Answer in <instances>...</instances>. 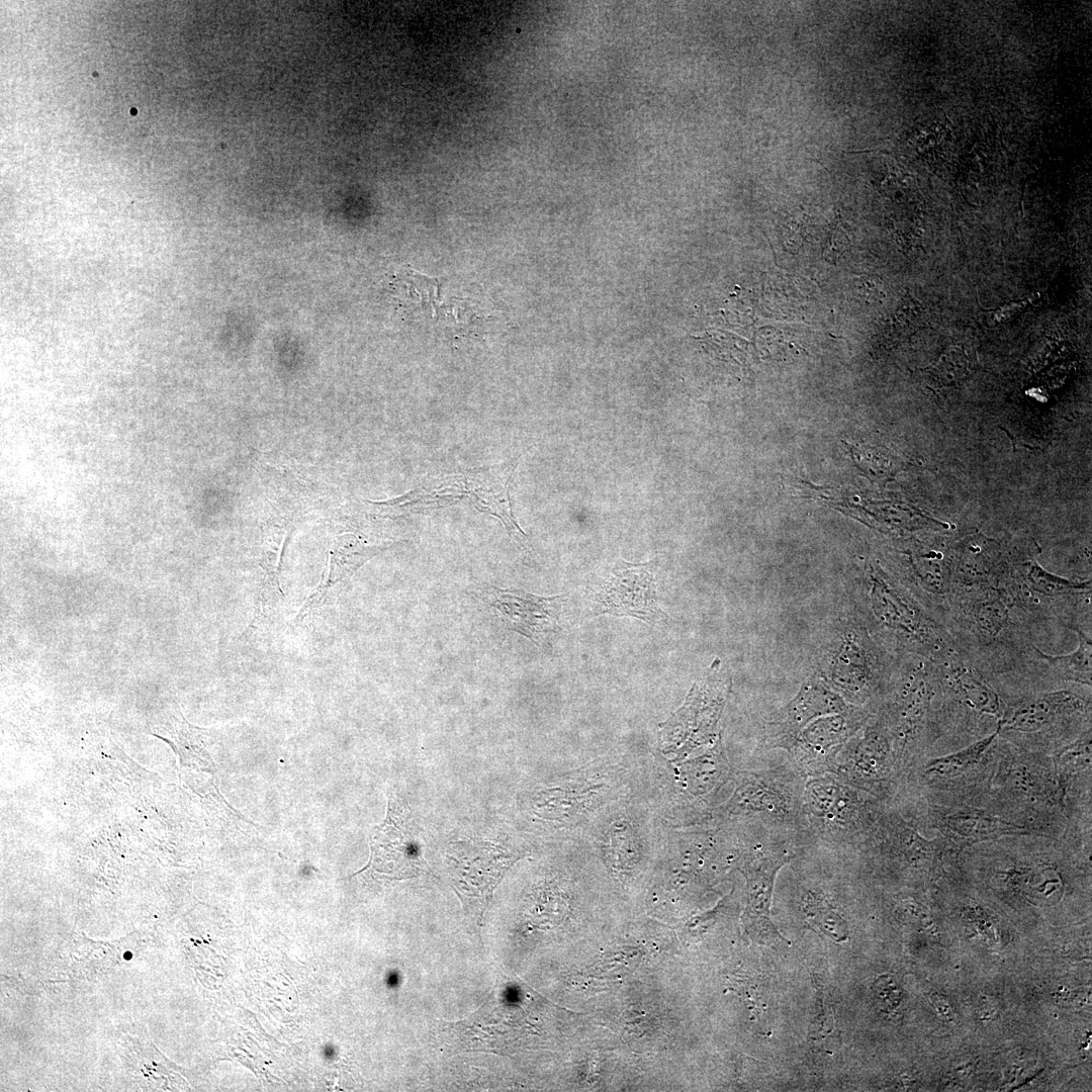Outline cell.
Returning <instances> with one entry per match:
<instances>
[{
  "mask_svg": "<svg viewBox=\"0 0 1092 1092\" xmlns=\"http://www.w3.org/2000/svg\"><path fill=\"white\" fill-rule=\"evenodd\" d=\"M877 799L831 772L807 778L803 802L809 844L841 855L860 850L883 812Z\"/></svg>",
  "mask_w": 1092,
  "mask_h": 1092,
  "instance_id": "1",
  "label": "cell"
},
{
  "mask_svg": "<svg viewBox=\"0 0 1092 1092\" xmlns=\"http://www.w3.org/2000/svg\"><path fill=\"white\" fill-rule=\"evenodd\" d=\"M866 596L873 628L894 650L937 662L959 648L942 619L882 572L869 573Z\"/></svg>",
  "mask_w": 1092,
  "mask_h": 1092,
  "instance_id": "2",
  "label": "cell"
},
{
  "mask_svg": "<svg viewBox=\"0 0 1092 1092\" xmlns=\"http://www.w3.org/2000/svg\"><path fill=\"white\" fill-rule=\"evenodd\" d=\"M805 782L789 754L781 762H760L759 767L739 774L724 812L741 826L796 836L809 844L803 802Z\"/></svg>",
  "mask_w": 1092,
  "mask_h": 1092,
  "instance_id": "3",
  "label": "cell"
},
{
  "mask_svg": "<svg viewBox=\"0 0 1092 1092\" xmlns=\"http://www.w3.org/2000/svg\"><path fill=\"white\" fill-rule=\"evenodd\" d=\"M819 676L847 704L869 707L885 695L890 673L881 650L861 624L849 623L829 645Z\"/></svg>",
  "mask_w": 1092,
  "mask_h": 1092,
  "instance_id": "4",
  "label": "cell"
},
{
  "mask_svg": "<svg viewBox=\"0 0 1092 1092\" xmlns=\"http://www.w3.org/2000/svg\"><path fill=\"white\" fill-rule=\"evenodd\" d=\"M937 688L934 662L917 655H908L890 679L878 715L890 733L898 772L919 737Z\"/></svg>",
  "mask_w": 1092,
  "mask_h": 1092,
  "instance_id": "5",
  "label": "cell"
},
{
  "mask_svg": "<svg viewBox=\"0 0 1092 1092\" xmlns=\"http://www.w3.org/2000/svg\"><path fill=\"white\" fill-rule=\"evenodd\" d=\"M517 858L493 842L466 840L449 844L446 863L453 889L476 921L483 918L493 890Z\"/></svg>",
  "mask_w": 1092,
  "mask_h": 1092,
  "instance_id": "6",
  "label": "cell"
},
{
  "mask_svg": "<svg viewBox=\"0 0 1092 1092\" xmlns=\"http://www.w3.org/2000/svg\"><path fill=\"white\" fill-rule=\"evenodd\" d=\"M831 774L877 798L889 794L898 769L890 733L879 715L843 745Z\"/></svg>",
  "mask_w": 1092,
  "mask_h": 1092,
  "instance_id": "7",
  "label": "cell"
},
{
  "mask_svg": "<svg viewBox=\"0 0 1092 1092\" xmlns=\"http://www.w3.org/2000/svg\"><path fill=\"white\" fill-rule=\"evenodd\" d=\"M595 615L634 617L652 625L663 623L650 563L618 561L601 579L592 596Z\"/></svg>",
  "mask_w": 1092,
  "mask_h": 1092,
  "instance_id": "8",
  "label": "cell"
},
{
  "mask_svg": "<svg viewBox=\"0 0 1092 1092\" xmlns=\"http://www.w3.org/2000/svg\"><path fill=\"white\" fill-rule=\"evenodd\" d=\"M873 715L870 707L852 705L844 712L819 717L798 734L787 752L806 779L832 772L843 745Z\"/></svg>",
  "mask_w": 1092,
  "mask_h": 1092,
  "instance_id": "9",
  "label": "cell"
},
{
  "mask_svg": "<svg viewBox=\"0 0 1092 1092\" xmlns=\"http://www.w3.org/2000/svg\"><path fill=\"white\" fill-rule=\"evenodd\" d=\"M851 706L820 676L813 675L802 684L793 700L764 723L757 751H788L798 734L812 721L825 715L844 712Z\"/></svg>",
  "mask_w": 1092,
  "mask_h": 1092,
  "instance_id": "10",
  "label": "cell"
},
{
  "mask_svg": "<svg viewBox=\"0 0 1092 1092\" xmlns=\"http://www.w3.org/2000/svg\"><path fill=\"white\" fill-rule=\"evenodd\" d=\"M410 819L405 805L390 795L386 818L372 832L371 857L366 869L395 880L420 875L425 863Z\"/></svg>",
  "mask_w": 1092,
  "mask_h": 1092,
  "instance_id": "11",
  "label": "cell"
},
{
  "mask_svg": "<svg viewBox=\"0 0 1092 1092\" xmlns=\"http://www.w3.org/2000/svg\"><path fill=\"white\" fill-rule=\"evenodd\" d=\"M934 664L938 686L945 694L976 714L1002 717L1000 696L986 676L991 672L984 671L971 654L959 647Z\"/></svg>",
  "mask_w": 1092,
  "mask_h": 1092,
  "instance_id": "12",
  "label": "cell"
},
{
  "mask_svg": "<svg viewBox=\"0 0 1092 1092\" xmlns=\"http://www.w3.org/2000/svg\"><path fill=\"white\" fill-rule=\"evenodd\" d=\"M1090 698L1071 689L1040 693L1004 712L997 725L1002 731L1025 734L1048 730L1057 723L1090 713Z\"/></svg>",
  "mask_w": 1092,
  "mask_h": 1092,
  "instance_id": "13",
  "label": "cell"
},
{
  "mask_svg": "<svg viewBox=\"0 0 1092 1092\" xmlns=\"http://www.w3.org/2000/svg\"><path fill=\"white\" fill-rule=\"evenodd\" d=\"M491 605L513 629L538 642L557 627L561 597L544 598L518 589L490 587Z\"/></svg>",
  "mask_w": 1092,
  "mask_h": 1092,
  "instance_id": "14",
  "label": "cell"
},
{
  "mask_svg": "<svg viewBox=\"0 0 1092 1092\" xmlns=\"http://www.w3.org/2000/svg\"><path fill=\"white\" fill-rule=\"evenodd\" d=\"M384 548L386 547L367 545L352 534L337 537L329 552L328 569L323 580L306 599L295 618V623L301 622L320 609L334 586L352 576L359 567Z\"/></svg>",
  "mask_w": 1092,
  "mask_h": 1092,
  "instance_id": "15",
  "label": "cell"
},
{
  "mask_svg": "<svg viewBox=\"0 0 1092 1092\" xmlns=\"http://www.w3.org/2000/svg\"><path fill=\"white\" fill-rule=\"evenodd\" d=\"M1078 636L1077 648L1065 655H1050L1039 650L1031 642L1028 644L1021 659L1027 663H1035L1042 668L1056 674V677L1073 684L1091 687L1092 674V643L1080 628H1073Z\"/></svg>",
  "mask_w": 1092,
  "mask_h": 1092,
  "instance_id": "16",
  "label": "cell"
},
{
  "mask_svg": "<svg viewBox=\"0 0 1092 1092\" xmlns=\"http://www.w3.org/2000/svg\"><path fill=\"white\" fill-rule=\"evenodd\" d=\"M798 907L804 919L833 940L842 941L847 936L846 920L835 904V900L820 885H809L801 889Z\"/></svg>",
  "mask_w": 1092,
  "mask_h": 1092,
  "instance_id": "17",
  "label": "cell"
},
{
  "mask_svg": "<svg viewBox=\"0 0 1092 1092\" xmlns=\"http://www.w3.org/2000/svg\"><path fill=\"white\" fill-rule=\"evenodd\" d=\"M998 734H1000V728L997 725L993 733L969 746L928 760L923 769L924 775L930 778L949 779L964 774L979 763Z\"/></svg>",
  "mask_w": 1092,
  "mask_h": 1092,
  "instance_id": "18",
  "label": "cell"
},
{
  "mask_svg": "<svg viewBox=\"0 0 1092 1092\" xmlns=\"http://www.w3.org/2000/svg\"><path fill=\"white\" fill-rule=\"evenodd\" d=\"M946 828L953 834L970 839H983L1021 830L1010 822L976 812L961 811L945 819Z\"/></svg>",
  "mask_w": 1092,
  "mask_h": 1092,
  "instance_id": "19",
  "label": "cell"
},
{
  "mask_svg": "<svg viewBox=\"0 0 1092 1092\" xmlns=\"http://www.w3.org/2000/svg\"><path fill=\"white\" fill-rule=\"evenodd\" d=\"M280 542L272 541L265 547L262 567L264 576L258 595L257 615L253 623L264 619L284 599L279 582Z\"/></svg>",
  "mask_w": 1092,
  "mask_h": 1092,
  "instance_id": "20",
  "label": "cell"
},
{
  "mask_svg": "<svg viewBox=\"0 0 1092 1092\" xmlns=\"http://www.w3.org/2000/svg\"><path fill=\"white\" fill-rule=\"evenodd\" d=\"M1091 759V729L1089 728L1079 738L1059 751L1056 755V764L1062 774L1074 775L1090 767Z\"/></svg>",
  "mask_w": 1092,
  "mask_h": 1092,
  "instance_id": "21",
  "label": "cell"
},
{
  "mask_svg": "<svg viewBox=\"0 0 1092 1092\" xmlns=\"http://www.w3.org/2000/svg\"><path fill=\"white\" fill-rule=\"evenodd\" d=\"M1034 768L1021 762L1011 764L1006 775V785L1013 792L1031 796L1041 793L1044 783Z\"/></svg>",
  "mask_w": 1092,
  "mask_h": 1092,
  "instance_id": "22",
  "label": "cell"
},
{
  "mask_svg": "<svg viewBox=\"0 0 1092 1092\" xmlns=\"http://www.w3.org/2000/svg\"><path fill=\"white\" fill-rule=\"evenodd\" d=\"M874 994L878 1004L885 1011L891 1012L898 1008L902 1002V989L898 982L889 975L877 978L874 984Z\"/></svg>",
  "mask_w": 1092,
  "mask_h": 1092,
  "instance_id": "23",
  "label": "cell"
},
{
  "mask_svg": "<svg viewBox=\"0 0 1092 1092\" xmlns=\"http://www.w3.org/2000/svg\"><path fill=\"white\" fill-rule=\"evenodd\" d=\"M928 1000L934 1013L940 1020L948 1023L954 1020L952 1006L944 995L934 991L928 995Z\"/></svg>",
  "mask_w": 1092,
  "mask_h": 1092,
  "instance_id": "24",
  "label": "cell"
},
{
  "mask_svg": "<svg viewBox=\"0 0 1092 1092\" xmlns=\"http://www.w3.org/2000/svg\"><path fill=\"white\" fill-rule=\"evenodd\" d=\"M131 113H132V114H133V113H136V110H134V108H132V109H131Z\"/></svg>",
  "mask_w": 1092,
  "mask_h": 1092,
  "instance_id": "25",
  "label": "cell"
}]
</instances>
